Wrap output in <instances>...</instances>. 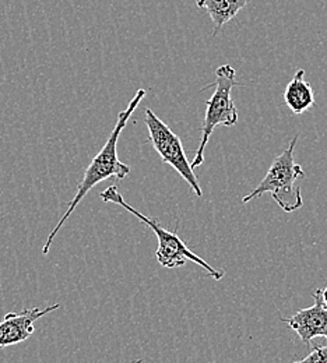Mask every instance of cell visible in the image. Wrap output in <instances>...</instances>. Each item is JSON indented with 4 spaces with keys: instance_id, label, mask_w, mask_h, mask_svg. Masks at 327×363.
<instances>
[{
    "instance_id": "cell-1",
    "label": "cell",
    "mask_w": 327,
    "mask_h": 363,
    "mask_svg": "<svg viewBox=\"0 0 327 363\" xmlns=\"http://www.w3.org/2000/svg\"><path fill=\"white\" fill-rule=\"evenodd\" d=\"M144 96H145V90H143V89L138 90L135 96L132 98V101L129 102L128 108L125 111L119 112L115 129L112 130L111 136L108 137V140H106L105 145L101 148V151L94 157L92 164L87 167V169L84 172V177H83L82 182L79 183L77 191H76L74 197L72 199V201L69 203V207H67L66 213L59 220L56 227L53 228L52 232L49 233L47 242L43 247V255L49 253V249L52 246V242H53L55 236L59 233V230L66 224V221L70 218V216L73 214L76 207L80 204V201L89 194V191L93 187H95L98 183L111 179V178H116V179L122 181L131 174V167L121 162L119 158H118V141H119L121 133L126 128L132 113L138 109V106L140 105L141 99Z\"/></svg>"
},
{
    "instance_id": "cell-2",
    "label": "cell",
    "mask_w": 327,
    "mask_h": 363,
    "mask_svg": "<svg viewBox=\"0 0 327 363\" xmlns=\"http://www.w3.org/2000/svg\"><path fill=\"white\" fill-rule=\"evenodd\" d=\"M99 197L105 203H113V204L121 206L128 213H131L132 216L139 218L143 224H145L150 229H153V232L155 233L157 240H158V247H157V252H155V257H157V262L162 267L177 269V267L185 266L187 262H192V263L197 264L199 267L204 269L209 274V277H211L216 281L223 279V277L226 275V272L223 270L214 269L204 259H201L200 256L193 253L187 247V243L179 238L177 230L171 232V230L165 229L160 224L158 220L141 214L140 211H138L135 207H132L129 203H126L123 196L118 191L116 186H109L108 189H105L104 191L99 193Z\"/></svg>"
},
{
    "instance_id": "cell-3",
    "label": "cell",
    "mask_w": 327,
    "mask_h": 363,
    "mask_svg": "<svg viewBox=\"0 0 327 363\" xmlns=\"http://www.w3.org/2000/svg\"><path fill=\"white\" fill-rule=\"evenodd\" d=\"M298 141V136L294 137L285 151L270 165L266 177L249 194L242 199L246 204L265 193H270L273 200L279 204L282 211L294 213L304 207V199L301 187L296 186V181L305 177V172L299 164L294 161V150Z\"/></svg>"
},
{
    "instance_id": "cell-4",
    "label": "cell",
    "mask_w": 327,
    "mask_h": 363,
    "mask_svg": "<svg viewBox=\"0 0 327 363\" xmlns=\"http://www.w3.org/2000/svg\"><path fill=\"white\" fill-rule=\"evenodd\" d=\"M216 91L210 99L206 101L207 111L204 116V122L201 126V138L199 143V148L190 162L192 168H199L204 162V150L213 135L214 129L218 126L231 128L238 122V111L233 101V90L239 86L236 80V72L230 65L220 66L216 70Z\"/></svg>"
},
{
    "instance_id": "cell-5",
    "label": "cell",
    "mask_w": 327,
    "mask_h": 363,
    "mask_svg": "<svg viewBox=\"0 0 327 363\" xmlns=\"http://www.w3.org/2000/svg\"><path fill=\"white\" fill-rule=\"evenodd\" d=\"M144 123L148 129V140L151 141L154 150L158 152L161 160L165 164L171 165L181 175V178L187 182L197 197H201V187L199 184L194 169L192 168L187 160L181 138L177 136L171 130V128L167 123H164L150 108L145 109Z\"/></svg>"
},
{
    "instance_id": "cell-6",
    "label": "cell",
    "mask_w": 327,
    "mask_h": 363,
    "mask_svg": "<svg viewBox=\"0 0 327 363\" xmlns=\"http://www.w3.org/2000/svg\"><path fill=\"white\" fill-rule=\"evenodd\" d=\"M314 299L315 303L311 308L298 311L291 318H281L308 347H312V341L318 337L327 340V308L322 303L319 289L314 292Z\"/></svg>"
},
{
    "instance_id": "cell-7",
    "label": "cell",
    "mask_w": 327,
    "mask_h": 363,
    "mask_svg": "<svg viewBox=\"0 0 327 363\" xmlns=\"http://www.w3.org/2000/svg\"><path fill=\"white\" fill-rule=\"evenodd\" d=\"M60 305H49L47 308H34V309H24L20 313H7L0 321V348L16 345L28 340L34 331V323L38 318L47 316L53 311L59 309Z\"/></svg>"
},
{
    "instance_id": "cell-8",
    "label": "cell",
    "mask_w": 327,
    "mask_h": 363,
    "mask_svg": "<svg viewBox=\"0 0 327 363\" xmlns=\"http://www.w3.org/2000/svg\"><path fill=\"white\" fill-rule=\"evenodd\" d=\"M284 101L294 115H301L315 105V92L299 69L284 91Z\"/></svg>"
},
{
    "instance_id": "cell-9",
    "label": "cell",
    "mask_w": 327,
    "mask_h": 363,
    "mask_svg": "<svg viewBox=\"0 0 327 363\" xmlns=\"http://www.w3.org/2000/svg\"><path fill=\"white\" fill-rule=\"evenodd\" d=\"M249 0H196V4L203 9L214 23V35L230 23L236 14L248 4Z\"/></svg>"
},
{
    "instance_id": "cell-10",
    "label": "cell",
    "mask_w": 327,
    "mask_h": 363,
    "mask_svg": "<svg viewBox=\"0 0 327 363\" xmlns=\"http://www.w3.org/2000/svg\"><path fill=\"white\" fill-rule=\"evenodd\" d=\"M294 363H327V347H314L308 357Z\"/></svg>"
},
{
    "instance_id": "cell-11",
    "label": "cell",
    "mask_w": 327,
    "mask_h": 363,
    "mask_svg": "<svg viewBox=\"0 0 327 363\" xmlns=\"http://www.w3.org/2000/svg\"><path fill=\"white\" fill-rule=\"evenodd\" d=\"M319 294H321V299H322V303L327 308V286L325 289H319Z\"/></svg>"
},
{
    "instance_id": "cell-12",
    "label": "cell",
    "mask_w": 327,
    "mask_h": 363,
    "mask_svg": "<svg viewBox=\"0 0 327 363\" xmlns=\"http://www.w3.org/2000/svg\"><path fill=\"white\" fill-rule=\"evenodd\" d=\"M132 363H143V359H139V361H135V362Z\"/></svg>"
}]
</instances>
